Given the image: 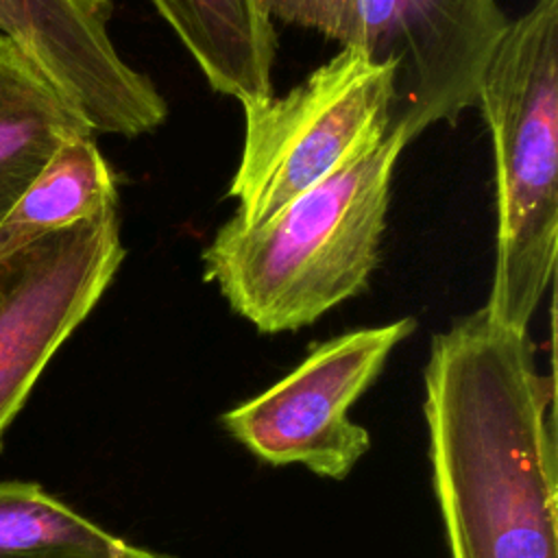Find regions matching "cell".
I'll use <instances>...</instances> for the list:
<instances>
[{
	"label": "cell",
	"mask_w": 558,
	"mask_h": 558,
	"mask_svg": "<svg viewBox=\"0 0 558 558\" xmlns=\"http://www.w3.org/2000/svg\"><path fill=\"white\" fill-rule=\"evenodd\" d=\"M427 458L449 558H558L554 379L484 307L436 333Z\"/></svg>",
	"instance_id": "1"
},
{
	"label": "cell",
	"mask_w": 558,
	"mask_h": 558,
	"mask_svg": "<svg viewBox=\"0 0 558 558\" xmlns=\"http://www.w3.org/2000/svg\"><path fill=\"white\" fill-rule=\"evenodd\" d=\"M399 129L268 220L225 222L203 251V277L262 333L296 331L368 288L379 264Z\"/></svg>",
	"instance_id": "2"
},
{
	"label": "cell",
	"mask_w": 558,
	"mask_h": 558,
	"mask_svg": "<svg viewBox=\"0 0 558 558\" xmlns=\"http://www.w3.org/2000/svg\"><path fill=\"white\" fill-rule=\"evenodd\" d=\"M495 153L497 244L486 314L527 325L556 270L558 246V0L512 20L477 85Z\"/></svg>",
	"instance_id": "3"
},
{
	"label": "cell",
	"mask_w": 558,
	"mask_h": 558,
	"mask_svg": "<svg viewBox=\"0 0 558 558\" xmlns=\"http://www.w3.org/2000/svg\"><path fill=\"white\" fill-rule=\"evenodd\" d=\"M399 61L340 48L283 96L242 105L244 142L229 196L259 225L379 144L397 102Z\"/></svg>",
	"instance_id": "4"
},
{
	"label": "cell",
	"mask_w": 558,
	"mask_h": 558,
	"mask_svg": "<svg viewBox=\"0 0 558 558\" xmlns=\"http://www.w3.org/2000/svg\"><path fill=\"white\" fill-rule=\"evenodd\" d=\"M414 329L405 316L314 344L270 388L222 412V429L259 462L344 480L371 449L368 429L349 412Z\"/></svg>",
	"instance_id": "5"
},
{
	"label": "cell",
	"mask_w": 558,
	"mask_h": 558,
	"mask_svg": "<svg viewBox=\"0 0 558 558\" xmlns=\"http://www.w3.org/2000/svg\"><path fill=\"white\" fill-rule=\"evenodd\" d=\"M122 259L118 207L0 257V440Z\"/></svg>",
	"instance_id": "6"
},
{
	"label": "cell",
	"mask_w": 558,
	"mask_h": 558,
	"mask_svg": "<svg viewBox=\"0 0 558 558\" xmlns=\"http://www.w3.org/2000/svg\"><path fill=\"white\" fill-rule=\"evenodd\" d=\"M109 17L111 0H0V35L52 81L92 133H150L168 116L166 100L118 54Z\"/></svg>",
	"instance_id": "7"
},
{
	"label": "cell",
	"mask_w": 558,
	"mask_h": 558,
	"mask_svg": "<svg viewBox=\"0 0 558 558\" xmlns=\"http://www.w3.org/2000/svg\"><path fill=\"white\" fill-rule=\"evenodd\" d=\"M399 15L401 65L390 126L412 142L475 105L482 70L510 20L497 0H399Z\"/></svg>",
	"instance_id": "8"
},
{
	"label": "cell",
	"mask_w": 558,
	"mask_h": 558,
	"mask_svg": "<svg viewBox=\"0 0 558 558\" xmlns=\"http://www.w3.org/2000/svg\"><path fill=\"white\" fill-rule=\"evenodd\" d=\"M214 92L253 105L272 96L277 35L257 0H153Z\"/></svg>",
	"instance_id": "9"
},
{
	"label": "cell",
	"mask_w": 558,
	"mask_h": 558,
	"mask_svg": "<svg viewBox=\"0 0 558 558\" xmlns=\"http://www.w3.org/2000/svg\"><path fill=\"white\" fill-rule=\"evenodd\" d=\"M92 133L78 109L0 35V220L70 137Z\"/></svg>",
	"instance_id": "10"
},
{
	"label": "cell",
	"mask_w": 558,
	"mask_h": 558,
	"mask_svg": "<svg viewBox=\"0 0 558 558\" xmlns=\"http://www.w3.org/2000/svg\"><path fill=\"white\" fill-rule=\"evenodd\" d=\"M118 207V181L94 133L65 140L0 220V257Z\"/></svg>",
	"instance_id": "11"
},
{
	"label": "cell",
	"mask_w": 558,
	"mask_h": 558,
	"mask_svg": "<svg viewBox=\"0 0 558 558\" xmlns=\"http://www.w3.org/2000/svg\"><path fill=\"white\" fill-rule=\"evenodd\" d=\"M0 558H166L107 532L35 482H0Z\"/></svg>",
	"instance_id": "12"
},
{
	"label": "cell",
	"mask_w": 558,
	"mask_h": 558,
	"mask_svg": "<svg viewBox=\"0 0 558 558\" xmlns=\"http://www.w3.org/2000/svg\"><path fill=\"white\" fill-rule=\"evenodd\" d=\"M270 20L314 28L342 48L401 65L399 0H257Z\"/></svg>",
	"instance_id": "13"
},
{
	"label": "cell",
	"mask_w": 558,
	"mask_h": 558,
	"mask_svg": "<svg viewBox=\"0 0 558 558\" xmlns=\"http://www.w3.org/2000/svg\"><path fill=\"white\" fill-rule=\"evenodd\" d=\"M166 558H172V556H166Z\"/></svg>",
	"instance_id": "14"
}]
</instances>
